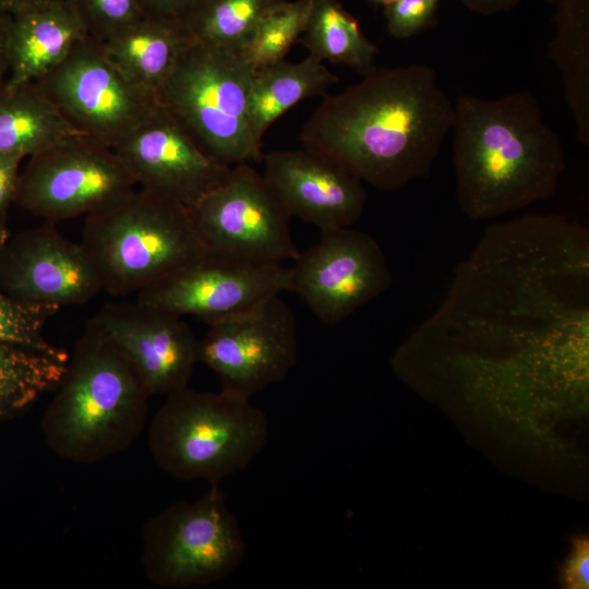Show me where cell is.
<instances>
[{"instance_id":"2e32d148","label":"cell","mask_w":589,"mask_h":589,"mask_svg":"<svg viewBox=\"0 0 589 589\" xmlns=\"http://www.w3.org/2000/svg\"><path fill=\"white\" fill-rule=\"evenodd\" d=\"M0 290L21 303L57 309L84 304L103 291L81 243L47 221L5 241Z\"/></svg>"},{"instance_id":"83f0119b","label":"cell","mask_w":589,"mask_h":589,"mask_svg":"<svg viewBox=\"0 0 589 589\" xmlns=\"http://www.w3.org/2000/svg\"><path fill=\"white\" fill-rule=\"evenodd\" d=\"M88 34L105 41L144 16L139 0H69Z\"/></svg>"},{"instance_id":"5b68a950","label":"cell","mask_w":589,"mask_h":589,"mask_svg":"<svg viewBox=\"0 0 589 589\" xmlns=\"http://www.w3.org/2000/svg\"><path fill=\"white\" fill-rule=\"evenodd\" d=\"M80 243L113 297L137 293L206 250L187 206L141 188L85 216Z\"/></svg>"},{"instance_id":"ac0fdd59","label":"cell","mask_w":589,"mask_h":589,"mask_svg":"<svg viewBox=\"0 0 589 589\" xmlns=\"http://www.w3.org/2000/svg\"><path fill=\"white\" fill-rule=\"evenodd\" d=\"M263 177L290 216L321 231L350 227L362 215L363 182L329 157L309 148L263 155Z\"/></svg>"},{"instance_id":"4316f807","label":"cell","mask_w":589,"mask_h":589,"mask_svg":"<svg viewBox=\"0 0 589 589\" xmlns=\"http://www.w3.org/2000/svg\"><path fill=\"white\" fill-rule=\"evenodd\" d=\"M59 309L15 301L0 290V344L50 349L43 329Z\"/></svg>"},{"instance_id":"3957f363","label":"cell","mask_w":589,"mask_h":589,"mask_svg":"<svg viewBox=\"0 0 589 589\" xmlns=\"http://www.w3.org/2000/svg\"><path fill=\"white\" fill-rule=\"evenodd\" d=\"M454 108L456 197L467 217L494 218L555 193L565 154L531 92L495 99L462 95Z\"/></svg>"},{"instance_id":"5bb4252c","label":"cell","mask_w":589,"mask_h":589,"mask_svg":"<svg viewBox=\"0 0 589 589\" xmlns=\"http://www.w3.org/2000/svg\"><path fill=\"white\" fill-rule=\"evenodd\" d=\"M385 255L373 237L350 227L322 231L290 266L288 291L298 293L323 323H340L392 285Z\"/></svg>"},{"instance_id":"ffe728a7","label":"cell","mask_w":589,"mask_h":589,"mask_svg":"<svg viewBox=\"0 0 589 589\" xmlns=\"http://www.w3.org/2000/svg\"><path fill=\"white\" fill-rule=\"evenodd\" d=\"M188 43L181 23L143 16L101 45L131 81L156 95Z\"/></svg>"},{"instance_id":"52a82bcc","label":"cell","mask_w":589,"mask_h":589,"mask_svg":"<svg viewBox=\"0 0 589 589\" xmlns=\"http://www.w3.org/2000/svg\"><path fill=\"white\" fill-rule=\"evenodd\" d=\"M255 70L241 51L189 41L157 100L220 164L262 163L249 124Z\"/></svg>"},{"instance_id":"7402d4cb","label":"cell","mask_w":589,"mask_h":589,"mask_svg":"<svg viewBox=\"0 0 589 589\" xmlns=\"http://www.w3.org/2000/svg\"><path fill=\"white\" fill-rule=\"evenodd\" d=\"M81 134L35 82L0 85V154L31 157Z\"/></svg>"},{"instance_id":"d6a6232c","label":"cell","mask_w":589,"mask_h":589,"mask_svg":"<svg viewBox=\"0 0 589 589\" xmlns=\"http://www.w3.org/2000/svg\"><path fill=\"white\" fill-rule=\"evenodd\" d=\"M469 10L492 15L515 8L521 0H460Z\"/></svg>"},{"instance_id":"8d00e7d4","label":"cell","mask_w":589,"mask_h":589,"mask_svg":"<svg viewBox=\"0 0 589 589\" xmlns=\"http://www.w3.org/2000/svg\"><path fill=\"white\" fill-rule=\"evenodd\" d=\"M7 240H8L7 221L0 220V251L3 248Z\"/></svg>"},{"instance_id":"6da1fadb","label":"cell","mask_w":589,"mask_h":589,"mask_svg":"<svg viewBox=\"0 0 589 589\" xmlns=\"http://www.w3.org/2000/svg\"><path fill=\"white\" fill-rule=\"evenodd\" d=\"M589 230L556 215L490 226L393 365L474 394L570 393L587 382Z\"/></svg>"},{"instance_id":"30bf717a","label":"cell","mask_w":589,"mask_h":589,"mask_svg":"<svg viewBox=\"0 0 589 589\" xmlns=\"http://www.w3.org/2000/svg\"><path fill=\"white\" fill-rule=\"evenodd\" d=\"M28 158L20 172L14 203L47 223L87 216L136 187L112 148L83 134Z\"/></svg>"},{"instance_id":"f546056e","label":"cell","mask_w":589,"mask_h":589,"mask_svg":"<svg viewBox=\"0 0 589 589\" xmlns=\"http://www.w3.org/2000/svg\"><path fill=\"white\" fill-rule=\"evenodd\" d=\"M562 584L568 589H587L589 586L588 536L574 540L572 552L561 570Z\"/></svg>"},{"instance_id":"e0dca14e","label":"cell","mask_w":589,"mask_h":589,"mask_svg":"<svg viewBox=\"0 0 589 589\" xmlns=\"http://www.w3.org/2000/svg\"><path fill=\"white\" fill-rule=\"evenodd\" d=\"M176 316L139 303L107 304L91 320L132 361L153 395L189 386L199 340Z\"/></svg>"},{"instance_id":"ba28073f","label":"cell","mask_w":589,"mask_h":589,"mask_svg":"<svg viewBox=\"0 0 589 589\" xmlns=\"http://www.w3.org/2000/svg\"><path fill=\"white\" fill-rule=\"evenodd\" d=\"M244 554L242 532L218 483L196 501L169 505L143 528V570L158 588L217 582L241 564Z\"/></svg>"},{"instance_id":"9a60e30c","label":"cell","mask_w":589,"mask_h":589,"mask_svg":"<svg viewBox=\"0 0 589 589\" xmlns=\"http://www.w3.org/2000/svg\"><path fill=\"white\" fill-rule=\"evenodd\" d=\"M113 151L139 188L188 208L214 190L230 169L213 158L161 106Z\"/></svg>"},{"instance_id":"484cf974","label":"cell","mask_w":589,"mask_h":589,"mask_svg":"<svg viewBox=\"0 0 589 589\" xmlns=\"http://www.w3.org/2000/svg\"><path fill=\"white\" fill-rule=\"evenodd\" d=\"M311 0H281L261 19L242 48L243 57L257 70L285 60L305 31Z\"/></svg>"},{"instance_id":"d590c367","label":"cell","mask_w":589,"mask_h":589,"mask_svg":"<svg viewBox=\"0 0 589 589\" xmlns=\"http://www.w3.org/2000/svg\"><path fill=\"white\" fill-rule=\"evenodd\" d=\"M556 8V12L568 10L579 3L589 2V0H544Z\"/></svg>"},{"instance_id":"7a4b0ae2","label":"cell","mask_w":589,"mask_h":589,"mask_svg":"<svg viewBox=\"0 0 589 589\" xmlns=\"http://www.w3.org/2000/svg\"><path fill=\"white\" fill-rule=\"evenodd\" d=\"M454 104L426 64L377 68L323 101L302 128L305 148L383 191L430 176Z\"/></svg>"},{"instance_id":"8992f818","label":"cell","mask_w":589,"mask_h":589,"mask_svg":"<svg viewBox=\"0 0 589 589\" xmlns=\"http://www.w3.org/2000/svg\"><path fill=\"white\" fill-rule=\"evenodd\" d=\"M267 440L268 420L250 399L189 386L167 395L148 429V448L163 471L211 484L244 469Z\"/></svg>"},{"instance_id":"277c9868","label":"cell","mask_w":589,"mask_h":589,"mask_svg":"<svg viewBox=\"0 0 589 589\" xmlns=\"http://www.w3.org/2000/svg\"><path fill=\"white\" fill-rule=\"evenodd\" d=\"M40 422L47 446L76 464L130 447L142 433L152 396L139 370L92 321L69 356Z\"/></svg>"},{"instance_id":"8fae6325","label":"cell","mask_w":589,"mask_h":589,"mask_svg":"<svg viewBox=\"0 0 589 589\" xmlns=\"http://www.w3.org/2000/svg\"><path fill=\"white\" fill-rule=\"evenodd\" d=\"M189 209L213 253L257 265L285 264L300 254L289 229L291 216L250 164L230 167L225 179Z\"/></svg>"},{"instance_id":"74e56055","label":"cell","mask_w":589,"mask_h":589,"mask_svg":"<svg viewBox=\"0 0 589 589\" xmlns=\"http://www.w3.org/2000/svg\"><path fill=\"white\" fill-rule=\"evenodd\" d=\"M372 4L378 7L382 5L383 8H386L390 3H393L395 0H369Z\"/></svg>"},{"instance_id":"603a6c76","label":"cell","mask_w":589,"mask_h":589,"mask_svg":"<svg viewBox=\"0 0 589 589\" xmlns=\"http://www.w3.org/2000/svg\"><path fill=\"white\" fill-rule=\"evenodd\" d=\"M68 359L67 351L56 346L0 344V423L55 389Z\"/></svg>"},{"instance_id":"1f68e13d","label":"cell","mask_w":589,"mask_h":589,"mask_svg":"<svg viewBox=\"0 0 589 589\" xmlns=\"http://www.w3.org/2000/svg\"><path fill=\"white\" fill-rule=\"evenodd\" d=\"M144 16L181 23L199 0H139Z\"/></svg>"},{"instance_id":"7c38bea8","label":"cell","mask_w":589,"mask_h":589,"mask_svg":"<svg viewBox=\"0 0 589 589\" xmlns=\"http://www.w3.org/2000/svg\"><path fill=\"white\" fill-rule=\"evenodd\" d=\"M290 266L240 262L205 250L137 292L136 301L212 325L248 313L289 288Z\"/></svg>"},{"instance_id":"cb8c5ba5","label":"cell","mask_w":589,"mask_h":589,"mask_svg":"<svg viewBox=\"0 0 589 589\" xmlns=\"http://www.w3.org/2000/svg\"><path fill=\"white\" fill-rule=\"evenodd\" d=\"M300 41L309 50V56L318 61L344 64L362 75L375 67L376 46L338 0H311Z\"/></svg>"},{"instance_id":"9c48e42d","label":"cell","mask_w":589,"mask_h":589,"mask_svg":"<svg viewBox=\"0 0 589 589\" xmlns=\"http://www.w3.org/2000/svg\"><path fill=\"white\" fill-rule=\"evenodd\" d=\"M35 83L75 130L112 149L159 106L92 37Z\"/></svg>"},{"instance_id":"d4e9b609","label":"cell","mask_w":589,"mask_h":589,"mask_svg":"<svg viewBox=\"0 0 589 589\" xmlns=\"http://www.w3.org/2000/svg\"><path fill=\"white\" fill-rule=\"evenodd\" d=\"M281 0H199L181 22L191 43L241 51L261 19Z\"/></svg>"},{"instance_id":"f1b7e54d","label":"cell","mask_w":589,"mask_h":589,"mask_svg":"<svg viewBox=\"0 0 589 589\" xmlns=\"http://www.w3.org/2000/svg\"><path fill=\"white\" fill-rule=\"evenodd\" d=\"M441 0H395L384 8L388 34L396 39L412 37L436 24Z\"/></svg>"},{"instance_id":"44dd1931","label":"cell","mask_w":589,"mask_h":589,"mask_svg":"<svg viewBox=\"0 0 589 589\" xmlns=\"http://www.w3.org/2000/svg\"><path fill=\"white\" fill-rule=\"evenodd\" d=\"M338 80L311 56L299 62L283 60L255 70L249 93V124L254 145L262 151L263 136L278 118L302 100L326 95L327 88Z\"/></svg>"},{"instance_id":"e575fe53","label":"cell","mask_w":589,"mask_h":589,"mask_svg":"<svg viewBox=\"0 0 589 589\" xmlns=\"http://www.w3.org/2000/svg\"><path fill=\"white\" fill-rule=\"evenodd\" d=\"M49 0H0V10L14 15Z\"/></svg>"},{"instance_id":"d6986e66","label":"cell","mask_w":589,"mask_h":589,"mask_svg":"<svg viewBox=\"0 0 589 589\" xmlns=\"http://www.w3.org/2000/svg\"><path fill=\"white\" fill-rule=\"evenodd\" d=\"M91 37L69 0H49L12 15L9 32V85L35 82Z\"/></svg>"},{"instance_id":"836d02e7","label":"cell","mask_w":589,"mask_h":589,"mask_svg":"<svg viewBox=\"0 0 589 589\" xmlns=\"http://www.w3.org/2000/svg\"><path fill=\"white\" fill-rule=\"evenodd\" d=\"M12 15L0 10V85L9 75L8 41Z\"/></svg>"},{"instance_id":"4dcf8cb0","label":"cell","mask_w":589,"mask_h":589,"mask_svg":"<svg viewBox=\"0 0 589 589\" xmlns=\"http://www.w3.org/2000/svg\"><path fill=\"white\" fill-rule=\"evenodd\" d=\"M23 159L19 155L0 154V220L7 221L8 209L14 203Z\"/></svg>"},{"instance_id":"4fadbf2b","label":"cell","mask_w":589,"mask_h":589,"mask_svg":"<svg viewBox=\"0 0 589 589\" xmlns=\"http://www.w3.org/2000/svg\"><path fill=\"white\" fill-rule=\"evenodd\" d=\"M208 327L199 340L197 359L217 374L227 393L251 399L284 381L297 363V322L279 294Z\"/></svg>"}]
</instances>
